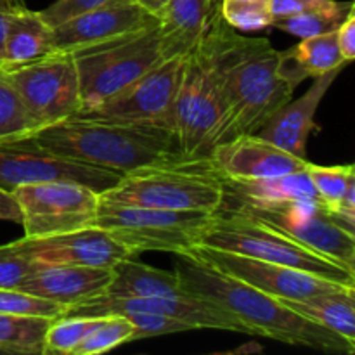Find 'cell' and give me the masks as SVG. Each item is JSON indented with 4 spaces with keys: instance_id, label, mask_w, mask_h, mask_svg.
Instances as JSON below:
<instances>
[{
    "instance_id": "38",
    "label": "cell",
    "mask_w": 355,
    "mask_h": 355,
    "mask_svg": "<svg viewBox=\"0 0 355 355\" xmlns=\"http://www.w3.org/2000/svg\"><path fill=\"white\" fill-rule=\"evenodd\" d=\"M329 2L331 0H270L269 9L274 19H283V17L295 16L305 10L328 6Z\"/></svg>"
},
{
    "instance_id": "42",
    "label": "cell",
    "mask_w": 355,
    "mask_h": 355,
    "mask_svg": "<svg viewBox=\"0 0 355 355\" xmlns=\"http://www.w3.org/2000/svg\"><path fill=\"white\" fill-rule=\"evenodd\" d=\"M132 2L137 3L139 7H142V9L148 10L149 14H153L156 17L168 0H132Z\"/></svg>"
},
{
    "instance_id": "31",
    "label": "cell",
    "mask_w": 355,
    "mask_h": 355,
    "mask_svg": "<svg viewBox=\"0 0 355 355\" xmlns=\"http://www.w3.org/2000/svg\"><path fill=\"white\" fill-rule=\"evenodd\" d=\"M97 322L99 318H83V315L54 319L45 333L44 355H73L76 347L96 328Z\"/></svg>"
},
{
    "instance_id": "1",
    "label": "cell",
    "mask_w": 355,
    "mask_h": 355,
    "mask_svg": "<svg viewBox=\"0 0 355 355\" xmlns=\"http://www.w3.org/2000/svg\"><path fill=\"white\" fill-rule=\"evenodd\" d=\"M203 44L217 69L224 103L215 146L239 135L257 134L295 92L277 73L279 51L267 38L239 35L222 19L220 12L211 21Z\"/></svg>"
},
{
    "instance_id": "12",
    "label": "cell",
    "mask_w": 355,
    "mask_h": 355,
    "mask_svg": "<svg viewBox=\"0 0 355 355\" xmlns=\"http://www.w3.org/2000/svg\"><path fill=\"white\" fill-rule=\"evenodd\" d=\"M184 58L163 59L132 85L106 103L78 111V116L104 118L128 123L159 125L173 130L175 101L182 78Z\"/></svg>"
},
{
    "instance_id": "21",
    "label": "cell",
    "mask_w": 355,
    "mask_h": 355,
    "mask_svg": "<svg viewBox=\"0 0 355 355\" xmlns=\"http://www.w3.org/2000/svg\"><path fill=\"white\" fill-rule=\"evenodd\" d=\"M218 12L220 0H168L156 16L163 59L191 54Z\"/></svg>"
},
{
    "instance_id": "24",
    "label": "cell",
    "mask_w": 355,
    "mask_h": 355,
    "mask_svg": "<svg viewBox=\"0 0 355 355\" xmlns=\"http://www.w3.org/2000/svg\"><path fill=\"white\" fill-rule=\"evenodd\" d=\"M281 302L309 321L355 343V288H340L302 300L284 298Z\"/></svg>"
},
{
    "instance_id": "23",
    "label": "cell",
    "mask_w": 355,
    "mask_h": 355,
    "mask_svg": "<svg viewBox=\"0 0 355 355\" xmlns=\"http://www.w3.org/2000/svg\"><path fill=\"white\" fill-rule=\"evenodd\" d=\"M113 277L106 293L120 298H182L187 297L177 270H163L139 262L137 257H127L111 267Z\"/></svg>"
},
{
    "instance_id": "5",
    "label": "cell",
    "mask_w": 355,
    "mask_h": 355,
    "mask_svg": "<svg viewBox=\"0 0 355 355\" xmlns=\"http://www.w3.org/2000/svg\"><path fill=\"white\" fill-rule=\"evenodd\" d=\"M201 245L236 255H245L250 259L281 263V266L305 270L322 279L335 281L345 286H355V272L336 260L225 208H218L215 211L214 220L205 231Z\"/></svg>"
},
{
    "instance_id": "37",
    "label": "cell",
    "mask_w": 355,
    "mask_h": 355,
    "mask_svg": "<svg viewBox=\"0 0 355 355\" xmlns=\"http://www.w3.org/2000/svg\"><path fill=\"white\" fill-rule=\"evenodd\" d=\"M42 263L33 262L19 255L9 245H0V288H19V284L40 267Z\"/></svg>"
},
{
    "instance_id": "35",
    "label": "cell",
    "mask_w": 355,
    "mask_h": 355,
    "mask_svg": "<svg viewBox=\"0 0 355 355\" xmlns=\"http://www.w3.org/2000/svg\"><path fill=\"white\" fill-rule=\"evenodd\" d=\"M127 2H132V0H55L49 7L38 10V14L49 28H55L59 24L75 19V17L83 16V14L101 9V7Z\"/></svg>"
},
{
    "instance_id": "39",
    "label": "cell",
    "mask_w": 355,
    "mask_h": 355,
    "mask_svg": "<svg viewBox=\"0 0 355 355\" xmlns=\"http://www.w3.org/2000/svg\"><path fill=\"white\" fill-rule=\"evenodd\" d=\"M336 42H338V49L342 52V58L347 62L354 61L355 58V7L350 9L345 19L342 21L338 28H336Z\"/></svg>"
},
{
    "instance_id": "29",
    "label": "cell",
    "mask_w": 355,
    "mask_h": 355,
    "mask_svg": "<svg viewBox=\"0 0 355 355\" xmlns=\"http://www.w3.org/2000/svg\"><path fill=\"white\" fill-rule=\"evenodd\" d=\"M37 130L9 80L0 71V144L24 141Z\"/></svg>"
},
{
    "instance_id": "22",
    "label": "cell",
    "mask_w": 355,
    "mask_h": 355,
    "mask_svg": "<svg viewBox=\"0 0 355 355\" xmlns=\"http://www.w3.org/2000/svg\"><path fill=\"white\" fill-rule=\"evenodd\" d=\"M349 62L342 58L336 33L300 38L297 45L279 52L277 73L284 82L297 89L304 80L318 78L336 68H345Z\"/></svg>"
},
{
    "instance_id": "34",
    "label": "cell",
    "mask_w": 355,
    "mask_h": 355,
    "mask_svg": "<svg viewBox=\"0 0 355 355\" xmlns=\"http://www.w3.org/2000/svg\"><path fill=\"white\" fill-rule=\"evenodd\" d=\"M64 309L66 307L55 304V302L24 293L16 288H0V314L58 319L61 318Z\"/></svg>"
},
{
    "instance_id": "41",
    "label": "cell",
    "mask_w": 355,
    "mask_h": 355,
    "mask_svg": "<svg viewBox=\"0 0 355 355\" xmlns=\"http://www.w3.org/2000/svg\"><path fill=\"white\" fill-rule=\"evenodd\" d=\"M23 9V7H14L9 0H0V64L3 59V47H6V37L7 28H9L10 17H12L14 10Z\"/></svg>"
},
{
    "instance_id": "13",
    "label": "cell",
    "mask_w": 355,
    "mask_h": 355,
    "mask_svg": "<svg viewBox=\"0 0 355 355\" xmlns=\"http://www.w3.org/2000/svg\"><path fill=\"white\" fill-rule=\"evenodd\" d=\"M186 255L225 274V276L243 281L259 291L281 298V300L284 298L302 300V298L328 293V291L340 290V288H355L322 279V277L309 274L305 270L293 269V267L250 259V257L222 252V250H215L205 245L194 246Z\"/></svg>"
},
{
    "instance_id": "2",
    "label": "cell",
    "mask_w": 355,
    "mask_h": 355,
    "mask_svg": "<svg viewBox=\"0 0 355 355\" xmlns=\"http://www.w3.org/2000/svg\"><path fill=\"white\" fill-rule=\"evenodd\" d=\"M24 141L61 158L120 175L144 166L187 162L177 148L173 130L149 123L75 114L38 128Z\"/></svg>"
},
{
    "instance_id": "30",
    "label": "cell",
    "mask_w": 355,
    "mask_h": 355,
    "mask_svg": "<svg viewBox=\"0 0 355 355\" xmlns=\"http://www.w3.org/2000/svg\"><path fill=\"white\" fill-rule=\"evenodd\" d=\"M134 342V326L125 315H103L73 355H99Z\"/></svg>"
},
{
    "instance_id": "20",
    "label": "cell",
    "mask_w": 355,
    "mask_h": 355,
    "mask_svg": "<svg viewBox=\"0 0 355 355\" xmlns=\"http://www.w3.org/2000/svg\"><path fill=\"white\" fill-rule=\"evenodd\" d=\"M111 277L113 270L107 267L40 266L19 284L17 290L47 298L68 309L106 293Z\"/></svg>"
},
{
    "instance_id": "44",
    "label": "cell",
    "mask_w": 355,
    "mask_h": 355,
    "mask_svg": "<svg viewBox=\"0 0 355 355\" xmlns=\"http://www.w3.org/2000/svg\"><path fill=\"white\" fill-rule=\"evenodd\" d=\"M252 2H262V3H269L270 0H252Z\"/></svg>"
},
{
    "instance_id": "25",
    "label": "cell",
    "mask_w": 355,
    "mask_h": 355,
    "mask_svg": "<svg viewBox=\"0 0 355 355\" xmlns=\"http://www.w3.org/2000/svg\"><path fill=\"white\" fill-rule=\"evenodd\" d=\"M52 52V28L47 26L38 10L28 7L14 10L7 28L6 47L0 68L37 61Z\"/></svg>"
},
{
    "instance_id": "17",
    "label": "cell",
    "mask_w": 355,
    "mask_h": 355,
    "mask_svg": "<svg viewBox=\"0 0 355 355\" xmlns=\"http://www.w3.org/2000/svg\"><path fill=\"white\" fill-rule=\"evenodd\" d=\"M156 23L158 19L153 14L134 2L101 7L52 28V52L73 54Z\"/></svg>"
},
{
    "instance_id": "3",
    "label": "cell",
    "mask_w": 355,
    "mask_h": 355,
    "mask_svg": "<svg viewBox=\"0 0 355 355\" xmlns=\"http://www.w3.org/2000/svg\"><path fill=\"white\" fill-rule=\"evenodd\" d=\"M177 257L175 270L184 291L227 311L248 329V335L326 354L355 352V343L297 314L279 298L225 276L191 257Z\"/></svg>"
},
{
    "instance_id": "4",
    "label": "cell",
    "mask_w": 355,
    "mask_h": 355,
    "mask_svg": "<svg viewBox=\"0 0 355 355\" xmlns=\"http://www.w3.org/2000/svg\"><path fill=\"white\" fill-rule=\"evenodd\" d=\"M103 200L162 210L217 211L225 198L222 173L210 158L144 166L121 175Z\"/></svg>"
},
{
    "instance_id": "28",
    "label": "cell",
    "mask_w": 355,
    "mask_h": 355,
    "mask_svg": "<svg viewBox=\"0 0 355 355\" xmlns=\"http://www.w3.org/2000/svg\"><path fill=\"white\" fill-rule=\"evenodd\" d=\"M354 2H338L331 0L328 6L318 7V9L305 10V12L295 14V16L283 17V19H274L270 26L284 31L288 35H293L298 38L318 37V35L331 33L342 24L350 9H354Z\"/></svg>"
},
{
    "instance_id": "11",
    "label": "cell",
    "mask_w": 355,
    "mask_h": 355,
    "mask_svg": "<svg viewBox=\"0 0 355 355\" xmlns=\"http://www.w3.org/2000/svg\"><path fill=\"white\" fill-rule=\"evenodd\" d=\"M21 211L24 238L61 234L90 227L96 220L101 193L68 180L21 186L12 191Z\"/></svg>"
},
{
    "instance_id": "43",
    "label": "cell",
    "mask_w": 355,
    "mask_h": 355,
    "mask_svg": "<svg viewBox=\"0 0 355 355\" xmlns=\"http://www.w3.org/2000/svg\"><path fill=\"white\" fill-rule=\"evenodd\" d=\"M10 3H12L14 7H26V3H24V0H9Z\"/></svg>"
},
{
    "instance_id": "32",
    "label": "cell",
    "mask_w": 355,
    "mask_h": 355,
    "mask_svg": "<svg viewBox=\"0 0 355 355\" xmlns=\"http://www.w3.org/2000/svg\"><path fill=\"white\" fill-rule=\"evenodd\" d=\"M305 172H307L322 207L335 211L338 208L343 193H345L349 179L355 175V166L352 163L350 165L322 166L307 162Z\"/></svg>"
},
{
    "instance_id": "7",
    "label": "cell",
    "mask_w": 355,
    "mask_h": 355,
    "mask_svg": "<svg viewBox=\"0 0 355 355\" xmlns=\"http://www.w3.org/2000/svg\"><path fill=\"white\" fill-rule=\"evenodd\" d=\"M82 110L106 103L163 61L158 23L73 52Z\"/></svg>"
},
{
    "instance_id": "36",
    "label": "cell",
    "mask_w": 355,
    "mask_h": 355,
    "mask_svg": "<svg viewBox=\"0 0 355 355\" xmlns=\"http://www.w3.org/2000/svg\"><path fill=\"white\" fill-rule=\"evenodd\" d=\"M125 318L134 326V342L151 338V336L172 335V333H184L194 329L193 326L186 324V322L179 321V319L162 314L134 312V314H125Z\"/></svg>"
},
{
    "instance_id": "40",
    "label": "cell",
    "mask_w": 355,
    "mask_h": 355,
    "mask_svg": "<svg viewBox=\"0 0 355 355\" xmlns=\"http://www.w3.org/2000/svg\"><path fill=\"white\" fill-rule=\"evenodd\" d=\"M0 220L21 224V211L12 193L0 189Z\"/></svg>"
},
{
    "instance_id": "6",
    "label": "cell",
    "mask_w": 355,
    "mask_h": 355,
    "mask_svg": "<svg viewBox=\"0 0 355 355\" xmlns=\"http://www.w3.org/2000/svg\"><path fill=\"white\" fill-rule=\"evenodd\" d=\"M215 211L162 210L134 207L101 198L96 227L110 232L135 255L142 252H166L186 255L201 245Z\"/></svg>"
},
{
    "instance_id": "19",
    "label": "cell",
    "mask_w": 355,
    "mask_h": 355,
    "mask_svg": "<svg viewBox=\"0 0 355 355\" xmlns=\"http://www.w3.org/2000/svg\"><path fill=\"white\" fill-rule=\"evenodd\" d=\"M342 69L343 68H336L314 78V83L304 96H300L298 99L291 97L267 120V123L257 132V135L272 142L277 148L284 149L297 158L307 159L309 137L312 132L319 130L315 125L318 107Z\"/></svg>"
},
{
    "instance_id": "33",
    "label": "cell",
    "mask_w": 355,
    "mask_h": 355,
    "mask_svg": "<svg viewBox=\"0 0 355 355\" xmlns=\"http://www.w3.org/2000/svg\"><path fill=\"white\" fill-rule=\"evenodd\" d=\"M220 16L229 26L239 31L266 30L274 21L269 3L252 0H220Z\"/></svg>"
},
{
    "instance_id": "10",
    "label": "cell",
    "mask_w": 355,
    "mask_h": 355,
    "mask_svg": "<svg viewBox=\"0 0 355 355\" xmlns=\"http://www.w3.org/2000/svg\"><path fill=\"white\" fill-rule=\"evenodd\" d=\"M35 127L42 128L75 116L82 107L75 59L69 52H51L37 61L0 68Z\"/></svg>"
},
{
    "instance_id": "15",
    "label": "cell",
    "mask_w": 355,
    "mask_h": 355,
    "mask_svg": "<svg viewBox=\"0 0 355 355\" xmlns=\"http://www.w3.org/2000/svg\"><path fill=\"white\" fill-rule=\"evenodd\" d=\"M134 312L168 315V318L179 319V321L193 326L194 329H224V331L248 335V329L234 315L229 314L227 311L220 309L218 305L201 300V298L193 297V295H187V297L182 298H120L101 295V297L71 305V307L62 312L61 318H76V315L103 318V315H125L134 314Z\"/></svg>"
},
{
    "instance_id": "26",
    "label": "cell",
    "mask_w": 355,
    "mask_h": 355,
    "mask_svg": "<svg viewBox=\"0 0 355 355\" xmlns=\"http://www.w3.org/2000/svg\"><path fill=\"white\" fill-rule=\"evenodd\" d=\"M227 196L252 201H319L307 172L288 173L270 179L241 180L222 175Z\"/></svg>"
},
{
    "instance_id": "8",
    "label": "cell",
    "mask_w": 355,
    "mask_h": 355,
    "mask_svg": "<svg viewBox=\"0 0 355 355\" xmlns=\"http://www.w3.org/2000/svg\"><path fill=\"white\" fill-rule=\"evenodd\" d=\"M224 118L220 82L203 40L184 58L173 134L187 162L210 158Z\"/></svg>"
},
{
    "instance_id": "9",
    "label": "cell",
    "mask_w": 355,
    "mask_h": 355,
    "mask_svg": "<svg viewBox=\"0 0 355 355\" xmlns=\"http://www.w3.org/2000/svg\"><path fill=\"white\" fill-rule=\"evenodd\" d=\"M220 208L267 225L355 272V234L340 227L321 201H252L225 194Z\"/></svg>"
},
{
    "instance_id": "18",
    "label": "cell",
    "mask_w": 355,
    "mask_h": 355,
    "mask_svg": "<svg viewBox=\"0 0 355 355\" xmlns=\"http://www.w3.org/2000/svg\"><path fill=\"white\" fill-rule=\"evenodd\" d=\"M210 159L222 175L241 180L270 179L300 172L309 162L290 155L257 134L239 135L215 146Z\"/></svg>"
},
{
    "instance_id": "16",
    "label": "cell",
    "mask_w": 355,
    "mask_h": 355,
    "mask_svg": "<svg viewBox=\"0 0 355 355\" xmlns=\"http://www.w3.org/2000/svg\"><path fill=\"white\" fill-rule=\"evenodd\" d=\"M19 255L42 266L111 267L127 257H139L104 229L90 227L42 238H21L7 243Z\"/></svg>"
},
{
    "instance_id": "14",
    "label": "cell",
    "mask_w": 355,
    "mask_h": 355,
    "mask_svg": "<svg viewBox=\"0 0 355 355\" xmlns=\"http://www.w3.org/2000/svg\"><path fill=\"white\" fill-rule=\"evenodd\" d=\"M120 179V173L61 158L28 141L0 144V189L7 193L28 184L52 180L85 184L104 193Z\"/></svg>"
},
{
    "instance_id": "27",
    "label": "cell",
    "mask_w": 355,
    "mask_h": 355,
    "mask_svg": "<svg viewBox=\"0 0 355 355\" xmlns=\"http://www.w3.org/2000/svg\"><path fill=\"white\" fill-rule=\"evenodd\" d=\"M54 319L0 314V354L44 355V340Z\"/></svg>"
}]
</instances>
